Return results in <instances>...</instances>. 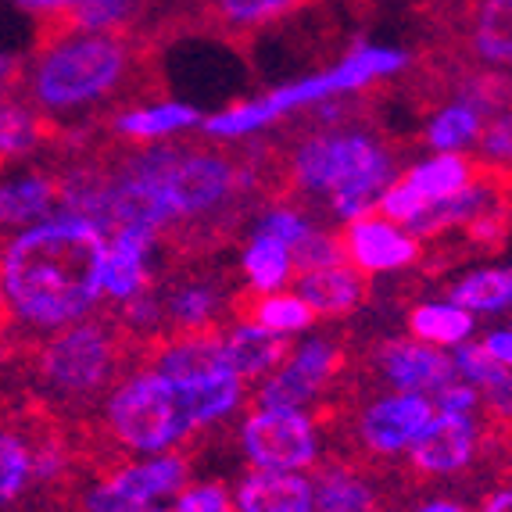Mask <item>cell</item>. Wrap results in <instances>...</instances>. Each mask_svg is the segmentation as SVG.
I'll list each match as a JSON object with an SVG mask.
<instances>
[{
	"instance_id": "cell-1",
	"label": "cell",
	"mask_w": 512,
	"mask_h": 512,
	"mask_svg": "<svg viewBox=\"0 0 512 512\" xmlns=\"http://www.w3.org/2000/svg\"><path fill=\"white\" fill-rule=\"evenodd\" d=\"M54 133L58 147L65 122L79 119L65 144L94 133L122 111L165 97L158 40L144 29L133 33H79L36 54L33 72L22 76L18 94Z\"/></svg>"
},
{
	"instance_id": "cell-2",
	"label": "cell",
	"mask_w": 512,
	"mask_h": 512,
	"mask_svg": "<svg viewBox=\"0 0 512 512\" xmlns=\"http://www.w3.org/2000/svg\"><path fill=\"white\" fill-rule=\"evenodd\" d=\"M104 237L61 215L18 233L0 255V298L18 323L54 330L86 316L101 294Z\"/></svg>"
},
{
	"instance_id": "cell-3",
	"label": "cell",
	"mask_w": 512,
	"mask_h": 512,
	"mask_svg": "<svg viewBox=\"0 0 512 512\" xmlns=\"http://www.w3.org/2000/svg\"><path fill=\"white\" fill-rule=\"evenodd\" d=\"M283 172V194H326L341 219H359L373 212L376 197L391 183L394 158L359 126L308 129L291 158H283Z\"/></svg>"
},
{
	"instance_id": "cell-4",
	"label": "cell",
	"mask_w": 512,
	"mask_h": 512,
	"mask_svg": "<svg viewBox=\"0 0 512 512\" xmlns=\"http://www.w3.org/2000/svg\"><path fill=\"white\" fill-rule=\"evenodd\" d=\"M140 344L144 341L122 323L119 312L79 316L33 355V380L61 409L90 405L119 387L126 366H140Z\"/></svg>"
},
{
	"instance_id": "cell-5",
	"label": "cell",
	"mask_w": 512,
	"mask_h": 512,
	"mask_svg": "<svg viewBox=\"0 0 512 512\" xmlns=\"http://www.w3.org/2000/svg\"><path fill=\"white\" fill-rule=\"evenodd\" d=\"M409 69V54L405 51H391V47H366V43H355V51L333 65L330 72H319V76H308L301 83L280 86L262 101H248V104H233V108L219 111V115H208L201 119V133L205 137H219V140H237L248 137L255 129H265L269 122L283 119L287 111L308 108V104L326 101L333 94H355L362 86H373L387 76H398V72Z\"/></svg>"
},
{
	"instance_id": "cell-6",
	"label": "cell",
	"mask_w": 512,
	"mask_h": 512,
	"mask_svg": "<svg viewBox=\"0 0 512 512\" xmlns=\"http://www.w3.org/2000/svg\"><path fill=\"white\" fill-rule=\"evenodd\" d=\"M104 423L115 448H133V452H162L190 434L180 387L151 369H140L111 391Z\"/></svg>"
},
{
	"instance_id": "cell-7",
	"label": "cell",
	"mask_w": 512,
	"mask_h": 512,
	"mask_svg": "<svg viewBox=\"0 0 512 512\" xmlns=\"http://www.w3.org/2000/svg\"><path fill=\"white\" fill-rule=\"evenodd\" d=\"M244 452L258 470H301L316 466V430L301 412L258 409L244 423Z\"/></svg>"
},
{
	"instance_id": "cell-8",
	"label": "cell",
	"mask_w": 512,
	"mask_h": 512,
	"mask_svg": "<svg viewBox=\"0 0 512 512\" xmlns=\"http://www.w3.org/2000/svg\"><path fill=\"white\" fill-rule=\"evenodd\" d=\"M190 477L187 459L162 455V459L140 462L129 470H115L101 487L86 495V512H129L140 505H151L154 498H165L180 491Z\"/></svg>"
},
{
	"instance_id": "cell-9",
	"label": "cell",
	"mask_w": 512,
	"mask_h": 512,
	"mask_svg": "<svg viewBox=\"0 0 512 512\" xmlns=\"http://www.w3.org/2000/svg\"><path fill=\"white\" fill-rule=\"evenodd\" d=\"M316 4L323 0H190V26L230 36L233 43H248L262 29L280 26Z\"/></svg>"
},
{
	"instance_id": "cell-10",
	"label": "cell",
	"mask_w": 512,
	"mask_h": 512,
	"mask_svg": "<svg viewBox=\"0 0 512 512\" xmlns=\"http://www.w3.org/2000/svg\"><path fill=\"white\" fill-rule=\"evenodd\" d=\"M337 248H341L344 262H351L362 273H387V269H405V265L419 262L416 240L398 233L391 222L376 219V215L351 219Z\"/></svg>"
},
{
	"instance_id": "cell-11",
	"label": "cell",
	"mask_w": 512,
	"mask_h": 512,
	"mask_svg": "<svg viewBox=\"0 0 512 512\" xmlns=\"http://www.w3.org/2000/svg\"><path fill=\"white\" fill-rule=\"evenodd\" d=\"M427 394H394V398H380L362 412V444L373 455H394L409 448L416 434L430 423L434 409H430Z\"/></svg>"
},
{
	"instance_id": "cell-12",
	"label": "cell",
	"mask_w": 512,
	"mask_h": 512,
	"mask_svg": "<svg viewBox=\"0 0 512 512\" xmlns=\"http://www.w3.org/2000/svg\"><path fill=\"white\" fill-rule=\"evenodd\" d=\"M376 369L384 373L391 387L402 394H434L444 384H452L455 362L437 348L416 341H387L376 351Z\"/></svg>"
},
{
	"instance_id": "cell-13",
	"label": "cell",
	"mask_w": 512,
	"mask_h": 512,
	"mask_svg": "<svg viewBox=\"0 0 512 512\" xmlns=\"http://www.w3.org/2000/svg\"><path fill=\"white\" fill-rule=\"evenodd\" d=\"M412 466L423 473H455L466 470L477 452V427L462 412H441L430 416V423L416 434Z\"/></svg>"
},
{
	"instance_id": "cell-14",
	"label": "cell",
	"mask_w": 512,
	"mask_h": 512,
	"mask_svg": "<svg viewBox=\"0 0 512 512\" xmlns=\"http://www.w3.org/2000/svg\"><path fill=\"white\" fill-rule=\"evenodd\" d=\"M43 412L36 402L26 409L22 427L0 423V509L15 505L36 484V430Z\"/></svg>"
},
{
	"instance_id": "cell-15",
	"label": "cell",
	"mask_w": 512,
	"mask_h": 512,
	"mask_svg": "<svg viewBox=\"0 0 512 512\" xmlns=\"http://www.w3.org/2000/svg\"><path fill=\"white\" fill-rule=\"evenodd\" d=\"M154 233L151 230H119L104 244L101 262V291H108L115 301H126L140 294L151 283L147 276V255H151Z\"/></svg>"
},
{
	"instance_id": "cell-16",
	"label": "cell",
	"mask_w": 512,
	"mask_h": 512,
	"mask_svg": "<svg viewBox=\"0 0 512 512\" xmlns=\"http://www.w3.org/2000/svg\"><path fill=\"white\" fill-rule=\"evenodd\" d=\"M298 298L305 301L316 316H348L362 301L369 298V280L355 265H326V269H312L301 276Z\"/></svg>"
},
{
	"instance_id": "cell-17",
	"label": "cell",
	"mask_w": 512,
	"mask_h": 512,
	"mask_svg": "<svg viewBox=\"0 0 512 512\" xmlns=\"http://www.w3.org/2000/svg\"><path fill=\"white\" fill-rule=\"evenodd\" d=\"M240 512H312V484L294 470H258L237 487Z\"/></svg>"
},
{
	"instance_id": "cell-18",
	"label": "cell",
	"mask_w": 512,
	"mask_h": 512,
	"mask_svg": "<svg viewBox=\"0 0 512 512\" xmlns=\"http://www.w3.org/2000/svg\"><path fill=\"white\" fill-rule=\"evenodd\" d=\"M294 344L283 337V333H269L262 326H237V330L222 341V355H226V369L233 376H244V380H255L265 376L269 369H276L280 362L291 359Z\"/></svg>"
},
{
	"instance_id": "cell-19",
	"label": "cell",
	"mask_w": 512,
	"mask_h": 512,
	"mask_svg": "<svg viewBox=\"0 0 512 512\" xmlns=\"http://www.w3.org/2000/svg\"><path fill=\"white\" fill-rule=\"evenodd\" d=\"M201 122V111L190 108V104H172V101H158V104H144V108L122 111L108 122L111 137L115 140H133V144H151V140H165L180 129H190Z\"/></svg>"
},
{
	"instance_id": "cell-20",
	"label": "cell",
	"mask_w": 512,
	"mask_h": 512,
	"mask_svg": "<svg viewBox=\"0 0 512 512\" xmlns=\"http://www.w3.org/2000/svg\"><path fill=\"white\" fill-rule=\"evenodd\" d=\"M312 509L316 512H380V498L369 480L341 462H326L316 470L312 484Z\"/></svg>"
},
{
	"instance_id": "cell-21",
	"label": "cell",
	"mask_w": 512,
	"mask_h": 512,
	"mask_svg": "<svg viewBox=\"0 0 512 512\" xmlns=\"http://www.w3.org/2000/svg\"><path fill=\"white\" fill-rule=\"evenodd\" d=\"M473 172H477V158H462V154H455V151H441L437 158H430V162L416 165L402 183L423 201V205H430V201H444V197L459 194V190L473 180Z\"/></svg>"
},
{
	"instance_id": "cell-22",
	"label": "cell",
	"mask_w": 512,
	"mask_h": 512,
	"mask_svg": "<svg viewBox=\"0 0 512 512\" xmlns=\"http://www.w3.org/2000/svg\"><path fill=\"white\" fill-rule=\"evenodd\" d=\"M58 205V176L51 172H29L22 180L0 187V226H22L43 219Z\"/></svg>"
},
{
	"instance_id": "cell-23",
	"label": "cell",
	"mask_w": 512,
	"mask_h": 512,
	"mask_svg": "<svg viewBox=\"0 0 512 512\" xmlns=\"http://www.w3.org/2000/svg\"><path fill=\"white\" fill-rule=\"evenodd\" d=\"M51 144H54L51 126L22 97H4L0 101V162L8 165V158L33 154Z\"/></svg>"
},
{
	"instance_id": "cell-24",
	"label": "cell",
	"mask_w": 512,
	"mask_h": 512,
	"mask_svg": "<svg viewBox=\"0 0 512 512\" xmlns=\"http://www.w3.org/2000/svg\"><path fill=\"white\" fill-rule=\"evenodd\" d=\"M183 398V412L190 419V430L205 427V423H215L226 412H233L240 405V384L233 373H219L212 380H201V384H187L180 387Z\"/></svg>"
},
{
	"instance_id": "cell-25",
	"label": "cell",
	"mask_w": 512,
	"mask_h": 512,
	"mask_svg": "<svg viewBox=\"0 0 512 512\" xmlns=\"http://www.w3.org/2000/svg\"><path fill=\"white\" fill-rule=\"evenodd\" d=\"M470 54L487 61L491 69H505L512 58L509 47V0H480L477 22L470 29Z\"/></svg>"
},
{
	"instance_id": "cell-26",
	"label": "cell",
	"mask_w": 512,
	"mask_h": 512,
	"mask_svg": "<svg viewBox=\"0 0 512 512\" xmlns=\"http://www.w3.org/2000/svg\"><path fill=\"white\" fill-rule=\"evenodd\" d=\"M244 273H248V280H251V291H258V294L280 291L283 283L291 280V255H287V244L258 233L255 244H251L248 255H244Z\"/></svg>"
},
{
	"instance_id": "cell-27",
	"label": "cell",
	"mask_w": 512,
	"mask_h": 512,
	"mask_svg": "<svg viewBox=\"0 0 512 512\" xmlns=\"http://www.w3.org/2000/svg\"><path fill=\"white\" fill-rule=\"evenodd\" d=\"M409 326L423 344H462L473 330V316L459 305H419Z\"/></svg>"
},
{
	"instance_id": "cell-28",
	"label": "cell",
	"mask_w": 512,
	"mask_h": 512,
	"mask_svg": "<svg viewBox=\"0 0 512 512\" xmlns=\"http://www.w3.org/2000/svg\"><path fill=\"white\" fill-rule=\"evenodd\" d=\"M448 294H452V305L466 308V312H495V308L509 305L512 273L509 269H480V273H470L462 283H455Z\"/></svg>"
},
{
	"instance_id": "cell-29",
	"label": "cell",
	"mask_w": 512,
	"mask_h": 512,
	"mask_svg": "<svg viewBox=\"0 0 512 512\" xmlns=\"http://www.w3.org/2000/svg\"><path fill=\"white\" fill-rule=\"evenodd\" d=\"M480 126H484V122H480L477 111H470L466 104H448V108H441L434 119H430L423 140H427L430 147H437V151H455V147L477 140Z\"/></svg>"
},
{
	"instance_id": "cell-30",
	"label": "cell",
	"mask_w": 512,
	"mask_h": 512,
	"mask_svg": "<svg viewBox=\"0 0 512 512\" xmlns=\"http://www.w3.org/2000/svg\"><path fill=\"white\" fill-rule=\"evenodd\" d=\"M287 255H291V273L294 276H305V273H312V269H326V265L344 262L337 240L326 237V233H319V230H312V226H308V230L294 240L291 248H287Z\"/></svg>"
},
{
	"instance_id": "cell-31",
	"label": "cell",
	"mask_w": 512,
	"mask_h": 512,
	"mask_svg": "<svg viewBox=\"0 0 512 512\" xmlns=\"http://www.w3.org/2000/svg\"><path fill=\"white\" fill-rule=\"evenodd\" d=\"M452 362H455V373L473 387L495 391V387H502V384H512L509 366H502L498 359H491V355L484 351V344H466V348H459V355H455Z\"/></svg>"
},
{
	"instance_id": "cell-32",
	"label": "cell",
	"mask_w": 512,
	"mask_h": 512,
	"mask_svg": "<svg viewBox=\"0 0 512 512\" xmlns=\"http://www.w3.org/2000/svg\"><path fill=\"white\" fill-rule=\"evenodd\" d=\"M176 512H233V502L219 484H201L183 491Z\"/></svg>"
},
{
	"instance_id": "cell-33",
	"label": "cell",
	"mask_w": 512,
	"mask_h": 512,
	"mask_svg": "<svg viewBox=\"0 0 512 512\" xmlns=\"http://www.w3.org/2000/svg\"><path fill=\"white\" fill-rule=\"evenodd\" d=\"M509 133H512L509 115H495V119H487V126H480L477 140H480V147H484L487 162L509 165Z\"/></svg>"
},
{
	"instance_id": "cell-34",
	"label": "cell",
	"mask_w": 512,
	"mask_h": 512,
	"mask_svg": "<svg viewBox=\"0 0 512 512\" xmlns=\"http://www.w3.org/2000/svg\"><path fill=\"white\" fill-rule=\"evenodd\" d=\"M305 230H308V222L301 219L298 212H287V208H276V212H269L262 219V233H265V237L280 240V244H287V248H291L294 240H298Z\"/></svg>"
},
{
	"instance_id": "cell-35",
	"label": "cell",
	"mask_w": 512,
	"mask_h": 512,
	"mask_svg": "<svg viewBox=\"0 0 512 512\" xmlns=\"http://www.w3.org/2000/svg\"><path fill=\"white\" fill-rule=\"evenodd\" d=\"M434 398H437V405H441V412H462V416H470L480 402L477 387L466 384L462 376H455L452 384H444L441 391H434Z\"/></svg>"
},
{
	"instance_id": "cell-36",
	"label": "cell",
	"mask_w": 512,
	"mask_h": 512,
	"mask_svg": "<svg viewBox=\"0 0 512 512\" xmlns=\"http://www.w3.org/2000/svg\"><path fill=\"white\" fill-rule=\"evenodd\" d=\"M26 76V65L15 54H0V97H15Z\"/></svg>"
},
{
	"instance_id": "cell-37",
	"label": "cell",
	"mask_w": 512,
	"mask_h": 512,
	"mask_svg": "<svg viewBox=\"0 0 512 512\" xmlns=\"http://www.w3.org/2000/svg\"><path fill=\"white\" fill-rule=\"evenodd\" d=\"M480 344H484L487 355H491V359H498L502 366H509V362H512V337H509V330L487 333V337Z\"/></svg>"
},
{
	"instance_id": "cell-38",
	"label": "cell",
	"mask_w": 512,
	"mask_h": 512,
	"mask_svg": "<svg viewBox=\"0 0 512 512\" xmlns=\"http://www.w3.org/2000/svg\"><path fill=\"white\" fill-rule=\"evenodd\" d=\"M22 11H33V15H43V11H58L65 4H76V0H15Z\"/></svg>"
},
{
	"instance_id": "cell-39",
	"label": "cell",
	"mask_w": 512,
	"mask_h": 512,
	"mask_svg": "<svg viewBox=\"0 0 512 512\" xmlns=\"http://www.w3.org/2000/svg\"><path fill=\"white\" fill-rule=\"evenodd\" d=\"M509 509H512V495L505 491V487H498L495 495L484 502V509H480V512H509Z\"/></svg>"
},
{
	"instance_id": "cell-40",
	"label": "cell",
	"mask_w": 512,
	"mask_h": 512,
	"mask_svg": "<svg viewBox=\"0 0 512 512\" xmlns=\"http://www.w3.org/2000/svg\"><path fill=\"white\" fill-rule=\"evenodd\" d=\"M419 512H462L459 505H452V502H430V505H423Z\"/></svg>"
},
{
	"instance_id": "cell-41",
	"label": "cell",
	"mask_w": 512,
	"mask_h": 512,
	"mask_svg": "<svg viewBox=\"0 0 512 512\" xmlns=\"http://www.w3.org/2000/svg\"><path fill=\"white\" fill-rule=\"evenodd\" d=\"M348 4H351V8H355V11H366L369 4H373V0H348Z\"/></svg>"
},
{
	"instance_id": "cell-42",
	"label": "cell",
	"mask_w": 512,
	"mask_h": 512,
	"mask_svg": "<svg viewBox=\"0 0 512 512\" xmlns=\"http://www.w3.org/2000/svg\"><path fill=\"white\" fill-rule=\"evenodd\" d=\"M4 344H8V323L0 319V348H4Z\"/></svg>"
},
{
	"instance_id": "cell-43",
	"label": "cell",
	"mask_w": 512,
	"mask_h": 512,
	"mask_svg": "<svg viewBox=\"0 0 512 512\" xmlns=\"http://www.w3.org/2000/svg\"><path fill=\"white\" fill-rule=\"evenodd\" d=\"M129 512H169V509H151V505H140V509H129Z\"/></svg>"
},
{
	"instance_id": "cell-44",
	"label": "cell",
	"mask_w": 512,
	"mask_h": 512,
	"mask_svg": "<svg viewBox=\"0 0 512 512\" xmlns=\"http://www.w3.org/2000/svg\"><path fill=\"white\" fill-rule=\"evenodd\" d=\"M0 101H4V97H0Z\"/></svg>"
}]
</instances>
